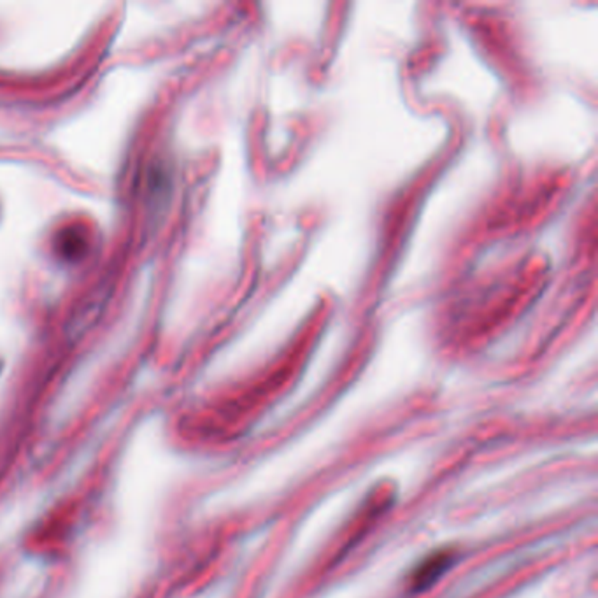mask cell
<instances>
[{"label":"cell","mask_w":598,"mask_h":598,"mask_svg":"<svg viewBox=\"0 0 598 598\" xmlns=\"http://www.w3.org/2000/svg\"><path fill=\"white\" fill-rule=\"evenodd\" d=\"M447 565V557L446 555H439V557H434V559H429L418 570V576H414V585L420 586V585H429L430 581H434L439 574H442V570L446 568Z\"/></svg>","instance_id":"cell-2"},{"label":"cell","mask_w":598,"mask_h":598,"mask_svg":"<svg viewBox=\"0 0 598 598\" xmlns=\"http://www.w3.org/2000/svg\"><path fill=\"white\" fill-rule=\"evenodd\" d=\"M84 232L80 227H69L58 236V251L67 258H76L84 251Z\"/></svg>","instance_id":"cell-1"}]
</instances>
